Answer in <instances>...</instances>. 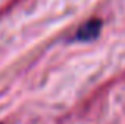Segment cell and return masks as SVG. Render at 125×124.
<instances>
[{"label": "cell", "mask_w": 125, "mask_h": 124, "mask_svg": "<svg viewBox=\"0 0 125 124\" xmlns=\"http://www.w3.org/2000/svg\"><path fill=\"white\" fill-rule=\"evenodd\" d=\"M101 32V21L100 19H90L84 22L76 32V40L79 41H92L100 35Z\"/></svg>", "instance_id": "obj_1"}]
</instances>
